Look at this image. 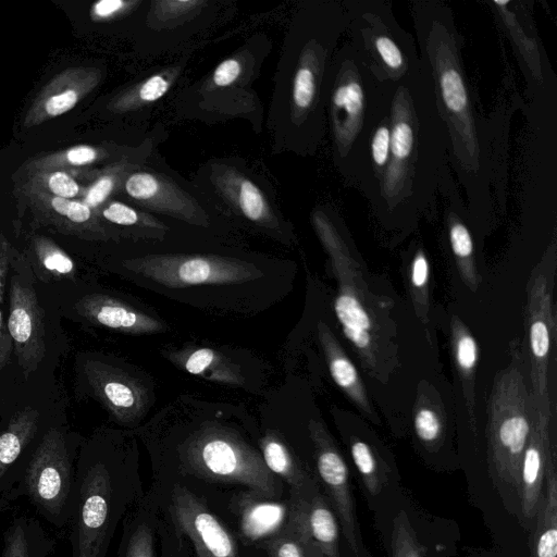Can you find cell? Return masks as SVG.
I'll return each mask as SVG.
<instances>
[{"instance_id": "obj_1", "label": "cell", "mask_w": 557, "mask_h": 557, "mask_svg": "<svg viewBox=\"0 0 557 557\" xmlns=\"http://www.w3.org/2000/svg\"><path fill=\"white\" fill-rule=\"evenodd\" d=\"M389 120L388 161L369 200L392 214L425 209L450 181V156L433 81L422 59L417 70L394 83Z\"/></svg>"}, {"instance_id": "obj_2", "label": "cell", "mask_w": 557, "mask_h": 557, "mask_svg": "<svg viewBox=\"0 0 557 557\" xmlns=\"http://www.w3.org/2000/svg\"><path fill=\"white\" fill-rule=\"evenodd\" d=\"M413 16L420 58L430 71L447 131L450 164L472 205H484L491 144L462 70L450 11L437 1L417 2Z\"/></svg>"}, {"instance_id": "obj_3", "label": "cell", "mask_w": 557, "mask_h": 557, "mask_svg": "<svg viewBox=\"0 0 557 557\" xmlns=\"http://www.w3.org/2000/svg\"><path fill=\"white\" fill-rule=\"evenodd\" d=\"M144 497L135 465L108 450L85 448L75 468L72 557H107L120 522Z\"/></svg>"}, {"instance_id": "obj_4", "label": "cell", "mask_w": 557, "mask_h": 557, "mask_svg": "<svg viewBox=\"0 0 557 557\" xmlns=\"http://www.w3.org/2000/svg\"><path fill=\"white\" fill-rule=\"evenodd\" d=\"M330 78L326 104L334 154L345 175L386 110L394 83L381 79L349 41L338 50Z\"/></svg>"}, {"instance_id": "obj_5", "label": "cell", "mask_w": 557, "mask_h": 557, "mask_svg": "<svg viewBox=\"0 0 557 557\" xmlns=\"http://www.w3.org/2000/svg\"><path fill=\"white\" fill-rule=\"evenodd\" d=\"M177 473L216 486H239L252 494L280 499L284 482L265 466L261 454L230 431L208 426L177 448Z\"/></svg>"}, {"instance_id": "obj_6", "label": "cell", "mask_w": 557, "mask_h": 557, "mask_svg": "<svg viewBox=\"0 0 557 557\" xmlns=\"http://www.w3.org/2000/svg\"><path fill=\"white\" fill-rule=\"evenodd\" d=\"M75 447L64 432L48 429L8 479L0 496L26 497L49 524L69 525L74 503Z\"/></svg>"}, {"instance_id": "obj_7", "label": "cell", "mask_w": 557, "mask_h": 557, "mask_svg": "<svg viewBox=\"0 0 557 557\" xmlns=\"http://www.w3.org/2000/svg\"><path fill=\"white\" fill-rule=\"evenodd\" d=\"M349 42L383 81L396 83L421 63L412 37L397 23L384 1L347 3Z\"/></svg>"}, {"instance_id": "obj_8", "label": "cell", "mask_w": 557, "mask_h": 557, "mask_svg": "<svg viewBox=\"0 0 557 557\" xmlns=\"http://www.w3.org/2000/svg\"><path fill=\"white\" fill-rule=\"evenodd\" d=\"M153 495L177 537L189 541L196 557H242L231 532L210 510L203 497L184 482L172 478L160 481Z\"/></svg>"}, {"instance_id": "obj_9", "label": "cell", "mask_w": 557, "mask_h": 557, "mask_svg": "<svg viewBox=\"0 0 557 557\" xmlns=\"http://www.w3.org/2000/svg\"><path fill=\"white\" fill-rule=\"evenodd\" d=\"M124 267L170 288L237 284L262 275L245 261L207 255H149L126 260Z\"/></svg>"}, {"instance_id": "obj_10", "label": "cell", "mask_w": 557, "mask_h": 557, "mask_svg": "<svg viewBox=\"0 0 557 557\" xmlns=\"http://www.w3.org/2000/svg\"><path fill=\"white\" fill-rule=\"evenodd\" d=\"M7 327L18 366L28 377L46 356V327L35 288L16 274L10 281Z\"/></svg>"}, {"instance_id": "obj_11", "label": "cell", "mask_w": 557, "mask_h": 557, "mask_svg": "<svg viewBox=\"0 0 557 557\" xmlns=\"http://www.w3.org/2000/svg\"><path fill=\"white\" fill-rule=\"evenodd\" d=\"M289 518L306 557H339L336 516L317 482L289 488Z\"/></svg>"}, {"instance_id": "obj_12", "label": "cell", "mask_w": 557, "mask_h": 557, "mask_svg": "<svg viewBox=\"0 0 557 557\" xmlns=\"http://www.w3.org/2000/svg\"><path fill=\"white\" fill-rule=\"evenodd\" d=\"M95 397L120 423H134L145 412L147 394L127 372L101 361L88 360L84 367Z\"/></svg>"}, {"instance_id": "obj_13", "label": "cell", "mask_w": 557, "mask_h": 557, "mask_svg": "<svg viewBox=\"0 0 557 557\" xmlns=\"http://www.w3.org/2000/svg\"><path fill=\"white\" fill-rule=\"evenodd\" d=\"M125 193L139 205L184 221L205 225L201 209L176 185L151 172H134L124 182Z\"/></svg>"}, {"instance_id": "obj_14", "label": "cell", "mask_w": 557, "mask_h": 557, "mask_svg": "<svg viewBox=\"0 0 557 557\" xmlns=\"http://www.w3.org/2000/svg\"><path fill=\"white\" fill-rule=\"evenodd\" d=\"M237 521V532L246 544L262 543L280 533L289 518L288 499L278 502L240 491L231 503Z\"/></svg>"}, {"instance_id": "obj_15", "label": "cell", "mask_w": 557, "mask_h": 557, "mask_svg": "<svg viewBox=\"0 0 557 557\" xmlns=\"http://www.w3.org/2000/svg\"><path fill=\"white\" fill-rule=\"evenodd\" d=\"M317 468L327 500L339 520L343 534L350 549L358 553V531L348 469L331 446L319 445Z\"/></svg>"}, {"instance_id": "obj_16", "label": "cell", "mask_w": 557, "mask_h": 557, "mask_svg": "<svg viewBox=\"0 0 557 557\" xmlns=\"http://www.w3.org/2000/svg\"><path fill=\"white\" fill-rule=\"evenodd\" d=\"M76 312L90 323L127 334H151L166 330L163 322L104 294H88L75 304Z\"/></svg>"}, {"instance_id": "obj_17", "label": "cell", "mask_w": 557, "mask_h": 557, "mask_svg": "<svg viewBox=\"0 0 557 557\" xmlns=\"http://www.w3.org/2000/svg\"><path fill=\"white\" fill-rule=\"evenodd\" d=\"M38 431V411L25 407L0 432V494L10 475L26 456L27 448L37 440Z\"/></svg>"}, {"instance_id": "obj_18", "label": "cell", "mask_w": 557, "mask_h": 557, "mask_svg": "<svg viewBox=\"0 0 557 557\" xmlns=\"http://www.w3.org/2000/svg\"><path fill=\"white\" fill-rule=\"evenodd\" d=\"M158 504L147 495L122 521L117 557H154Z\"/></svg>"}, {"instance_id": "obj_19", "label": "cell", "mask_w": 557, "mask_h": 557, "mask_svg": "<svg viewBox=\"0 0 557 557\" xmlns=\"http://www.w3.org/2000/svg\"><path fill=\"white\" fill-rule=\"evenodd\" d=\"M218 182L223 196L242 215L261 226L274 227V213L265 196L253 182L233 169L222 172Z\"/></svg>"}, {"instance_id": "obj_20", "label": "cell", "mask_w": 557, "mask_h": 557, "mask_svg": "<svg viewBox=\"0 0 557 557\" xmlns=\"http://www.w3.org/2000/svg\"><path fill=\"white\" fill-rule=\"evenodd\" d=\"M169 358L189 374L205 380L232 386L245 384L242 369L215 349L188 348L172 352Z\"/></svg>"}, {"instance_id": "obj_21", "label": "cell", "mask_w": 557, "mask_h": 557, "mask_svg": "<svg viewBox=\"0 0 557 557\" xmlns=\"http://www.w3.org/2000/svg\"><path fill=\"white\" fill-rule=\"evenodd\" d=\"M1 557H49L55 540L42 523L29 516L15 517L4 530Z\"/></svg>"}, {"instance_id": "obj_22", "label": "cell", "mask_w": 557, "mask_h": 557, "mask_svg": "<svg viewBox=\"0 0 557 557\" xmlns=\"http://www.w3.org/2000/svg\"><path fill=\"white\" fill-rule=\"evenodd\" d=\"M543 496L536 515L531 541L532 557H557V475L555 466L544 476Z\"/></svg>"}, {"instance_id": "obj_23", "label": "cell", "mask_w": 557, "mask_h": 557, "mask_svg": "<svg viewBox=\"0 0 557 557\" xmlns=\"http://www.w3.org/2000/svg\"><path fill=\"white\" fill-rule=\"evenodd\" d=\"M329 51L321 46L307 47L296 70L292 87V100L296 113L307 115L317 104L325 57Z\"/></svg>"}, {"instance_id": "obj_24", "label": "cell", "mask_w": 557, "mask_h": 557, "mask_svg": "<svg viewBox=\"0 0 557 557\" xmlns=\"http://www.w3.org/2000/svg\"><path fill=\"white\" fill-rule=\"evenodd\" d=\"M259 445L260 454L268 469L289 488H301L315 482L301 469L286 445L274 433L264 435Z\"/></svg>"}, {"instance_id": "obj_25", "label": "cell", "mask_w": 557, "mask_h": 557, "mask_svg": "<svg viewBox=\"0 0 557 557\" xmlns=\"http://www.w3.org/2000/svg\"><path fill=\"white\" fill-rule=\"evenodd\" d=\"M36 260L39 265L36 273L41 278L74 280L76 275L74 261L50 243L44 240L37 243Z\"/></svg>"}, {"instance_id": "obj_26", "label": "cell", "mask_w": 557, "mask_h": 557, "mask_svg": "<svg viewBox=\"0 0 557 557\" xmlns=\"http://www.w3.org/2000/svg\"><path fill=\"white\" fill-rule=\"evenodd\" d=\"M391 557H423L422 548L405 511H399L393 521Z\"/></svg>"}, {"instance_id": "obj_27", "label": "cell", "mask_w": 557, "mask_h": 557, "mask_svg": "<svg viewBox=\"0 0 557 557\" xmlns=\"http://www.w3.org/2000/svg\"><path fill=\"white\" fill-rule=\"evenodd\" d=\"M351 456L367 490L372 495L379 494L384 484L377 473L376 462L369 446L363 442H355L351 446Z\"/></svg>"}, {"instance_id": "obj_28", "label": "cell", "mask_w": 557, "mask_h": 557, "mask_svg": "<svg viewBox=\"0 0 557 557\" xmlns=\"http://www.w3.org/2000/svg\"><path fill=\"white\" fill-rule=\"evenodd\" d=\"M263 546L269 557H306L302 545L289 521Z\"/></svg>"}, {"instance_id": "obj_29", "label": "cell", "mask_w": 557, "mask_h": 557, "mask_svg": "<svg viewBox=\"0 0 557 557\" xmlns=\"http://www.w3.org/2000/svg\"><path fill=\"white\" fill-rule=\"evenodd\" d=\"M335 312L343 326L370 329V319L359 301L348 294H342L335 301Z\"/></svg>"}, {"instance_id": "obj_30", "label": "cell", "mask_w": 557, "mask_h": 557, "mask_svg": "<svg viewBox=\"0 0 557 557\" xmlns=\"http://www.w3.org/2000/svg\"><path fill=\"white\" fill-rule=\"evenodd\" d=\"M171 81L164 74H156L140 83L127 97V106L145 104L157 101L169 90Z\"/></svg>"}, {"instance_id": "obj_31", "label": "cell", "mask_w": 557, "mask_h": 557, "mask_svg": "<svg viewBox=\"0 0 557 557\" xmlns=\"http://www.w3.org/2000/svg\"><path fill=\"white\" fill-rule=\"evenodd\" d=\"M102 215L108 221L124 226L140 225L159 228L163 226L162 224L158 223V221L153 220L151 216L143 214L122 202L110 203L103 210Z\"/></svg>"}, {"instance_id": "obj_32", "label": "cell", "mask_w": 557, "mask_h": 557, "mask_svg": "<svg viewBox=\"0 0 557 557\" xmlns=\"http://www.w3.org/2000/svg\"><path fill=\"white\" fill-rule=\"evenodd\" d=\"M8 273L9 256L5 249L0 247V371L10 362L13 354L12 341L2 317V302Z\"/></svg>"}, {"instance_id": "obj_33", "label": "cell", "mask_w": 557, "mask_h": 557, "mask_svg": "<svg viewBox=\"0 0 557 557\" xmlns=\"http://www.w3.org/2000/svg\"><path fill=\"white\" fill-rule=\"evenodd\" d=\"M450 244L454 252L459 257H468L473 249L472 238L467 226L461 222H454L449 231Z\"/></svg>"}, {"instance_id": "obj_34", "label": "cell", "mask_w": 557, "mask_h": 557, "mask_svg": "<svg viewBox=\"0 0 557 557\" xmlns=\"http://www.w3.org/2000/svg\"><path fill=\"white\" fill-rule=\"evenodd\" d=\"M330 371L337 385L347 388L357 381L355 367L345 358L335 357L330 362Z\"/></svg>"}, {"instance_id": "obj_35", "label": "cell", "mask_w": 557, "mask_h": 557, "mask_svg": "<svg viewBox=\"0 0 557 557\" xmlns=\"http://www.w3.org/2000/svg\"><path fill=\"white\" fill-rule=\"evenodd\" d=\"M416 431L423 441H433L440 433V422L433 411L422 409L414 420Z\"/></svg>"}, {"instance_id": "obj_36", "label": "cell", "mask_w": 557, "mask_h": 557, "mask_svg": "<svg viewBox=\"0 0 557 557\" xmlns=\"http://www.w3.org/2000/svg\"><path fill=\"white\" fill-rule=\"evenodd\" d=\"M242 71L240 63L236 59H226L215 69L212 79L215 86L226 87L233 84Z\"/></svg>"}, {"instance_id": "obj_37", "label": "cell", "mask_w": 557, "mask_h": 557, "mask_svg": "<svg viewBox=\"0 0 557 557\" xmlns=\"http://www.w3.org/2000/svg\"><path fill=\"white\" fill-rule=\"evenodd\" d=\"M49 187L53 194L62 198L74 197L78 191L76 182L63 172L53 173L48 181Z\"/></svg>"}, {"instance_id": "obj_38", "label": "cell", "mask_w": 557, "mask_h": 557, "mask_svg": "<svg viewBox=\"0 0 557 557\" xmlns=\"http://www.w3.org/2000/svg\"><path fill=\"white\" fill-rule=\"evenodd\" d=\"M114 180L110 175L100 177L88 190L85 205L89 208L99 206L113 189Z\"/></svg>"}, {"instance_id": "obj_39", "label": "cell", "mask_w": 557, "mask_h": 557, "mask_svg": "<svg viewBox=\"0 0 557 557\" xmlns=\"http://www.w3.org/2000/svg\"><path fill=\"white\" fill-rule=\"evenodd\" d=\"M76 102V91L69 89L50 97L46 102V111L50 115H60L73 108Z\"/></svg>"}, {"instance_id": "obj_40", "label": "cell", "mask_w": 557, "mask_h": 557, "mask_svg": "<svg viewBox=\"0 0 557 557\" xmlns=\"http://www.w3.org/2000/svg\"><path fill=\"white\" fill-rule=\"evenodd\" d=\"M531 346L536 357H544L549 347L548 331L544 322L536 321L531 326Z\"/></svg>"}, {"instance_id": "obj_41", "label": "cell", "mask_w": 557, "mask_h": 557, "mask_svg": "<svg viewBox=\"0 0 557 557\" xmlns=\"http://www.w3.org/2000/svg\"><path fill=\"white\" fill-rule=\"evenodd\" d=\"M457 358L460 367L471 369L476 361V346L471 336L460 338L457 346Z\"/></svg>"}, {"instance_id": "obj_42", "label": "cell", "mask_w": 557, "mask_h": 557, "mask_svg": "<svg viewBox=\"0 0 557 557\" xmlns=\"http://www.w3.org/2000/svg\"><path fill=\"white\" fill-rule=\"evenodd\" d=\"M201 3L202 2H200V1L187 0V1H161V2H158L157 4L160 5L161 11L163 12L164 16L171 17L172 14H174L173 16H177V14L183 15Z\"/></svg>"}, {"instance_id": "obj_43", "label": "cell", "mask_w": 557, "mask_h": 557, "mask_svg": "<svg viewBox=\"0 0 557 557\" xmlns=\"http://www.w3.org/2000/svg\"><path fill=\"white\" fill-rule=\"evenodd\" d=\"M96 157V151L88 146L75 147L67 152V160L77 165L90 163Z\"/></svg>"}, {"instance_id": "obj_44", "label": "cell", "mask_w": 557, "mask_h": 557, "mask_svg": "<svg viewBox=\"0 0 557 557\" xmlns=\"http://www.w3.org/2000/svg\"><path fill=\"white\" fill-rule=\"evenodd\" d=\"M90 208L78 201H71L66 218L74 223H84L90 219Z\"/></svg>"}, {"instance_id": "obj_45", "label": "cell", "mask_w": 557, "mask_h": 557, "mask_svg": "<svg viewBox=\"0 0 557 557\" xmlns=\"http://www.w3.org/2000/svg\"><path fill=\"white\" fill-rule=\"evenodd\" d=\"M127 2L121 0H102L95 4L94 11L97 16L108 17L123 10Z\"/></svg>"}, {"instance_id": "obj_46", "label": "cell", "mask_w": 557, "mask_h": 557, "mask_svg": "<svg viewBox=\"0 0 557 557\" xmlns=\"http://www.w3.org/2000/svg\"><path fill=\"white\" fill-rule=\"evenodd\" d=\"M411 278L416 286L424 285L428 278V262L422 255L418 256L413 261Z\"/></svg>"}, {"instance_id": "obj_47", "label": "cell", "mask_w": 557, "mask_h": 557, "mask_svg": "<svg viewBox=\"0 0 557 557\" xmlns=\"http://www.w3.org/2000/svg\"><path fill=\"white\" fill-rule=\"evenodd\" d=\"M345 335L358 347H366L370 343V335L366 330L358 327L343 326Z\"/></svg>"}, {"instance_id": "obj_48", "label": "cell", "mask_w": 557, "mask_h": 557, "mask_svg": "<svg viewBox=\"0 0 557 557\" xmlns=\"http://www.w3.org/2000/svg\"><path fill=\"white\" fill-rule=\"evenodd\" d=\"M70 202L71 201L67 200L66 198L57 196V197L52 198L51 206L59 214L66 216V213H67V210L70 207Z\"/></svg>"}, {"instance_id": "obj_49", "label": "cell", "mask_w": 557, "mask_h": 557, "mask_svg": "<svg viewBox=\"0 0 557 557\" xmlns=\"http://www.w3.org/2000/svg\"><path fill=\"white\" fill-rule=\"evenodd\" d=\"M10 507V500L5 497L0 496V531H1V522H2V516Z\"/></svg>"}, {"instance_id": "obj_50", "label": "cell", "mask_w": 557, "mask_h": 557, "mask_svg": "<svg viewBox=\"0 0 557 557\" xmlns=\"http://www.w3.org/2000/svg\"><path fill=\"white\" fill-rule=\"evenodd\" d=\"M163 557H170V556H163Z\"/></svg>"}]
</instances>
